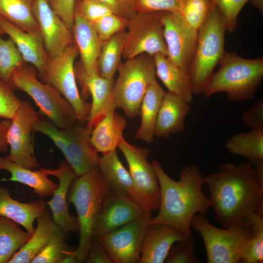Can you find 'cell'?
<instances>
[{
    "instance_id": "34",
    "label": "cell",
    "mask_w": 263,
    "mask_h": 263,
    "mask_svg": "<svg viewBox=\"0 0 263 263\" xmlns=\"http://www.w3.org/2000/svg\"><path fill=\"white\" fill-rule=\"evenodd\" d=\"M125 30L116 33L103 42L98 58L99 75L113 80L115 73L121 64Z\"/></svg>"
},
{
    "instance_id": "21",
    "label": "cell",
    "mask_w": 263,
    "mask_h": 263,
    "mask_svg": "<svg viewBox=\"0 0 263 263\" xmlns=\"http://www.w3.org/2000/svg\"><path fill=\"white\" fill-rule=\"evenodd\" d=\"M80 79L83 98L87 97L88 93L92 96V102L86 125L93 128L106 115L116 109L113 96L114 81L99 75L86 76Z\"/></svg>"
},
{
    "instance_id": "12",
    "label": "cell",
    "mask_w": 263,
    "mask_h": 263,
    "mask_svg": "<svg viewBox=\"0 0 263 263\" xmlns=\"http://www.w3.org/2000/svg\"><path fill=\"white\" fill-rule=\"evenodd\" d=\"M118 148L128 163L142 206L146 211H158L160 190L154 168L148 161L150 150L131 144L125 139Z\"/></svg>"
},
{
    "instance_id": "22",
    "label": "cell",
    "mask_w": 263,
    "mask_h": 263,
    "mask_svg": "<svg viewBox=\"0 0 263 263\" xmlns=\"http://www.w3.org/2000/svg\"><path fill=\"white\" fill-rule=\"evenodd\" d=\"M0 25L4 34L13 40L25 62L37 69L38 75L42 74L49 56L45 49L40 32L24 31L1 18Z\"/></svg>"
},
{
    "instance_id": "14",
    "label": "cell",
    "mask_w": 263,
    "mask_h": 263,
    "mask_svg": "<svg viewBox=\"0 0 263 263\" xmlns=\"http://www.w3.org/2000/svg\"><path fill=\"white\" fill-rule=\"evenodd\" d=\"M163 36L167 58L189 74L198 39V31L192 28L178 12H163Z\"/></svg>"
},
{
    "instance_id": "27",
    "label": "cell",
    "mask_w": 263,
    "mask_h": 263,
    "mask_svg": "<svg viewBox=\"0 0 263 263\" xmlns=\"http://www.w3.org/2000/svg\"><path fill=\"white\" fill-rule=\"evenodd\" d=\"M32 169L0 156V170H6L11 174L8 179H0V182L8 181L24 184L32 188L33 192L42 198L52 196L58 184L50 179L42 168L38 170Z\"/></svg>"
},
{
    "instance_id": "24",
    "label": "cell",
    "mask_w": 263,
    "mask_h": 263,
    "mask_svg": "<svg viewBox=\"0 0 263 263\" xmlns=\"http://www.w3.org/2000/svg\"><path fill=\"white\" fill-rule=\"evenodd\" d=\"M97 166L111 192L129 197L141 205L132 176L116 150L102 154Z\"/></svg>"
},
{
    "instance_id": "25",
    "label": "cell",
    "mask_w": 263,
    "mask_h": 263,
    "mask_svg": "<svg viewBox=\"0 0 263 263\" xmlns=\"http://www.w3.org/2000/svg\"><path fill=\"white\" fill-rule=\"evenodd\" d=\"M47 209V204L42 200L19 202L12 197L7 188L0 185V216L18 223L31 234L35 230V220Z\"/></svg>"
},
{
    "instance_id": "1",
    "label": "cell",
    "mask_w": 263,
    "mask_h": 263,
    "mask_svg": "<svg viewBox=\"0 0 263 263\" xmlns=\"http://www.w3.org/2000/svg\"><path fill=\"white\" fill-rule=\"evenodd\" d=\"M204 182L215 218L223 228L248 226L263 215V160L223 163L217 172L204 176Z\"/></svg>"
},
{
    "instance_id": "29",
    "label": "cell",
    "mask_w": 263,
    "mask_h": 263,
    "mask_svg": "<svg viewBox=\"0 0 263 263\" xmlns=\"http://www.w3.org/2000/svg\"><path fill=\"white\" fill-rule=\"evenodd\" d=\"M153 56L156 76L168 92L180 96L190 103L194 94L189 74L171 62L165 55L158 53Z\"/></svg>"
},
{
    "instance_id": "17",
    "label": "cell",
    "mask_w": 263,
    "mask_h": 263,
    "mask_svg": "<svg viewBox=\"0 0 263 263\" xmlns=\"http://www.w3.org/2000/svg\"><path fill=\"white\" fill-rule=\"evenodd\" d=\"M42 169L48 175L56 177L58 181V186L52 198L46 203L54 222L66 234L71 232L78 233L77 217L70 214L67 200L70 187L77 177L75 172L65 160L61 162L56 169Z\"/></svg>"
},
{
    "instance_id": "46",
    "label": "cell",
    "mask_w": 263,
    "mask_h": 263,
    "mask_svg": "<svg viewBox=\"0 0 263 263\" xmlns=\"http://www.w3.org/2000/svg\"><path fill=\"white\" fill-rule=\"evenodd\" d=\"M242 121L250 130L263 131V99L261 98L242 114Z\"/></svg>"
},
{
    "instance_id": "33",
    "label": "cell",
    "mask_w": 263,
    "mask_h": 263,
    "mask_svg": "<svg viewBox=\"0 0 263 263\" xmlns=\"http://www.w3.org/2000/svg\"><path fill=\"white\" fill-rule=\"evenodd\" d=\"M31 235L18 223L0 216V263H8Z\"/></svg>"
},
{
    "instance_id": "23",
    "label": "cell",
    "mask_w": 263,
    "mask_h": 263,
    "mask_svg": "<svg viewBox=\"0 0 263 263\" xmlns=\"http://www.w3.org/2000/svg\"><path fill=\"white\" fill-rule=\"evenodd\" d=\"M189 104L180 96L165 92L156 119L155 136L169 138L171 134L183 132L185 119L190 111Z\"/></svg>"
},
{
    "instance_id": "36",
    "label": "cell",
    "mask_w": 263,
    "mask_h": 263,
    "mask_svg": "<svg viewBox=\"0 0 263 263\" xmlns=\"http://www.w3.org/2000/svg\"><path fill=\"white\" fill-rule=\"evenodd\" d=\"M13 40L0 37V79L8 83L13 72L27 64Z\"/></svg>"
},
{
    "instance_id": "41",
    "label": "cell",
    "mask_w": 263,
    "mask_h": 263,
    "mask_svg": "<svg viewBox=\"0 0 263 263\" xmlns=\"http://www.w3.org/2000/svg\"><path fill=\"white\" fill-rule=\"evenodd\" d=\"M250 0H211L212 4L224 17L227 31L233 33L238 26L239 14Z\"/></svg>"
},
{
    "instance_id": "44",
    "label": "cell",
    "mask_w": 263,
    "mask_h": 263,
    "mask_svg": "<svg viewBox=\"0 0 263 263\" xmlns=\"http://www.w3.org/2000/svg\"><path fill=\"white\" fill-rule=\"evenodd\" d=\"M75 12L91 23L113 13L107 5L98 0H76Z\"/></svg>"
},
{
    "instance_id": "9",
    "label": "cell",
    "mask_w": 263,
    "mask_h": 263,
    "mask_svg": "<svg viewBox=\"0 0 263 263\" xmlns=\"http://www.w3.org/2000/svg\"><path fill=\"white\" fill-rule=\"evenodd\" d=\"M78 55L74 42L61 54L49 57L43 72L38 77L42 82L52 85L70 103L79 123L86 124L91 103L83 98L77 88L74 63Z\"/></svg>"
},
{
    "instance_id": "35",
    "label": "cell",
    "mask_w": 263,
    "mask_h": 263,
    "mask_svg": "<svg viewBox=\"0 0 263 263\" xmlns=\"http://www.w3.org/2000/svg\"><path fill=\"white\" fill-rule=\"evenodd\" d=\"M249 233L243 245L240 263H263V215H257L249 225Z\"/></svg>"
},
{
    "instance_id": "51",
    "label": "cell",
    "mask_w": 263,
    "mask_h": 263,
    "mask_svg": "<svg viewBox=\"0 0 263 263\" xmlns=\"http://www.w3.org/2000/svg\"><path fill=\"white\" fill-rule=\"evenodd\" d=\"M4 34V32L3 31L2 28H1L0 25V37L1 36Z\"/></svg>"
},
{
    "instance_id": "43",
    "label": "cell",
    "mask_w": 263,
    "mask_h": 263,
    "mask_svg": "<svg viewBox=\"0 0 263 263\" xmlns=\"http://www.w3.org/2000/svg\"><path fill=\"white\" fill-rule=\"evenodd\" d=\"M14 90L0 79V119H11L20 105L21 100Z\"/></svg>"
},
{
    "instance_id": "48",
    "label": "cell",
    "mask_w": 263,
    "mask_h": 263,
    "mask_svg": "<svg viewBox=\"0 0 263 263\" xmlns=\"http://www.w3.org/2000/svg\"><path fill=\"white\" fill-rule=\"evenodd\" d=\"M85 263H113L106 250L97 239H93Z\"/></svg>"
},
{
    "instance_id": "47",
    "label": "cell",
    "mask_w": 263,
    "mask_h": 263,
    "mask_svg": "<svg viewBox=\"0 0 263 263\" xmlns=\"http://www.w3.org/2000/svg\"><path fill=\"white\" fill-rule=\"evenodd\" d=\"M107 5L113 13L127 19L136 13L134 10V0H98Z\"/></svg>"
},
{
    "instance_id": "39",
    "label": "cell",
    "mask_w": 263,
    "mask_h": 263,
    "mask_svg": "<svg viewBox=\"0 0 263 263\" xmlns=\"http://www.w3.org/2000/svg\"><path fill=\"white\" fill-rule=\"evenodd\" d=\"M195 240L192 235L175 243L166 260L167 263H199L194 252Z\"/></svg>"
},
{
    "instance_id": "18",
    "label": "cell",
    "mask_w": 263,
    "mask_h": 263,
    "mask_svg": "<svg viewBox=\"0 0 263 263\" xmlns=\"http://www.w3.org/2000/svg\"><path fill=\"white\" fill-rule=\"evenodd\" d=\"M145 211L142 206L133 199L110 192L104 202L93 239L121 227Z\"/></svg>"
},
{
    "instance_id": "50",
    "label": "cell",
    "mask_w": 263,
    "mask_h": 263,
    "mask_svg": "<svg viewBox=\"0 0 263 263\" xmlns=\"http://www.w3.org/2000/svg\"><path fill=\"white\" fill-rule=\"evenodd\" d=\"M251 4L259 9L262 14L263 10V0H250Z\"/></svg>"
},
{
    "instance_id": "4",
    "label": "cell",
    "mask_w": 263,
    "mask_h": 263,
    "mask_svg": "<svg viewBox=\"0 0 263 263\" xmlns=\"http://www.w3.org/2000/svg\"><path fill=\"white\" fill-rule=\"evenodd\" d=\"M219 65L203 93L206 97L220 93H225L234 102L255 97L263 79V56L249 59L225 52Z\"/></svg>"
},
{
    "instance_id": "2",
    "label": "cell",
    "mask_w": 263,
    "mask_h": 263,
    "mask_svg": "<svg viewBox=\"0 0 263 263\" xmlns=\"http://www.w3.org/2000/svg\"><path fill=\"white\" fill-rule=\"evenodd\" d=\"M160 190L157 215L150 224L160 223L172 226L188 237L192 235L191 221L197 213L207 214L211 207L202 186L204 176L198 166L190 164L185 167L175 181L165 171L157 160L152 162Z\"/></svg>"
},
{
    "instance_id": "31",
    "label": "cell",
    "mask_w": 263,
    "mask_h": 263,
    "mask_svg": "<svg viewBox=\"0 0 263 263\" xmlns=\"http://www.w3.org/2000/svg\"><path fill=\"white\" fill-rule=\"evenodd\" d=\"M225 147L231 154L252 163L263 160V131L250 130L228 138Z\"/></svg>"
},
{
    "instance_id": "20",
    "label": "cell",
    "mask_w": 263,
    "mask_h": 263,
    "mask_svg": "<svg viewBox=\"0 0 263 263\" xmlns=\"http://www.w3.org/2000/svg\"><path fill=\"white\" fill-rule=\"evenodd\" d=\"M186 237L176 228L164 224H150L143 242L139 263H163L173 245Z\"/></svg>"
},
{
    "instance_id": "13",
    "label": "cell",
    "mask_w": 263,
    "mask_h": 263,
    "mask_svg": "<svg viewBox=\"0 0 263 263\" xmlns=\"http://www.w3.org/2000/svg\"><path fill=\"white\" fill-rule=\"evenodd\" d=\"M38 113L28 101L21 100L11 119L7 134L10 151L5 157L25 168L33 169L38 165L35 156L32 133Z\"/></svg>"
},
{
    "instance_id": "16",
    "label": "cell",
    "mask_w": 263,
    "mask_h": 263,
    "mask_svg": "<svg viewBox=\"0 0 263 263\" xmlns=\"http://www.w3.org/2000/svg\"><path fill=\"white\" fill-rule=\"evenodd\" d=\"M33 11L49 57L61 54L74 42L72 32L53 11L48 0H34Z\"/></svg>"
},
{
    "instance_id": "28",
    "label": "cell",
    "mask_w": 263,
    "mask_h": 263,
    "mask_svg": "<svg viewBox=\"0 0 263 263\" xmlns=\"http://www.w3.org/2000/svg\"><path fill=\"white\" fill-rule=\"evenodd\" d=\"M37 221V227L29 239L8 263H31L53 236L61 229L54 222L48 209Z\"/></svg>"
},
{
    "instance_id": "19",
    "label": "cell",
    "mask_w": 263,
    "mask_h": 263,
    "mask_svg": "<svg viewBox=\"0 0 263 263\" xmlns=\"http://www.w3.org/2000/svg\"><path fill=\"white\" fill-rule=\"evenodd\" d=\"M72 32L81 58V77L99 75L97 61L103 42L93 25L75 12Z\"/></svg>"
},
{
    "instance_id": "49",
    "label": "cell",
    "mask_w": 263,
    "mask_h": 263,
    "mask_svg": "<svg viewBox=\"0 0 263 263\" xmlns=\"http://www.w3.org/2000/svg\"><path fill=\"white\" fill-rule=\"evenodd\" d=\"M11 119H3L0 121V152H4L8 150L7 134L11 124Z\"/></svg>"
},
{
    "instance_id": "7",
    "label": "cell",
    "mask_w": 263,
    "mask_h": 263,
    "mask_svg": "<svg viewBox=\"0 0 263 263\" xmlns=\"http://www.w3.org/2000/svg\"><path fill=\"white\" fill-rule=\"evenodd\" d=\"M113 87L116 109H122L129 118L139 115L143 97L150 84L156 79L153 56L143 54L126 59L120 64Z\"/></svg>"
},
{
    "instance_id": "42",
    "label": "cell",
    "mask_w": 263,
    "mask_h": 263,
    "mask_svg": "<svg viewBox=\"0 0 263 263\" xmlns=\"http://www.w3.org/2000/svg\"><path fill=\"white\" fill-rule=\"evenodd\" d=\"M185 0H134L135 13L174 12L181 14Z\"/></svg>"
},
{
    "instance_id": "45",
    "label": "cell",
    "mask_w": 263,
    "mask_h": 263,
    "mask_svg": "<svg viewBox=\"0 0 263 263\" xmlns=\"http://www.w3.org/2000/svg\"><path fill=\"white\" fill-rule=\"evenodd\" d=\"M55 13L72 32L73 27L76 0H48Z\"/></svg>"
},
{
    "instance_id": "26",
    "label": "cell",
    "mask_w": 263,
    "mask_h": 263,
    "mask_svg": "<svg viewBox=\"0 0 263 263\" xmlns=\"http://www.w3.org/2000/svg\"><path fill=\"white\" fill-rule=\"evenodd\" d=\"M127 121L115 111L109 113L93 128L91 140L96 150L102 154L116 150L124 139Z\"/></svg>"
},
{
    "instance_id": "32",
    "label": "cell",
    "mask_w": 263,
    "mask_h": 263,
    "mask_svg": "<svg viewBox=\"0 0 263 263\" xmlns=\"http://www.w3.org/2000/svg\"><path fill=\"white\" fill-rule=\"evenodd\" d=\"M34 0H0V18L28 32H40L33 11Z\"/></svg>"
},
{
    "instance_id": "11",
    "label": "cell",
    "mask_w": 263,
    "mask_h": 263,
    "mask_svg": "<svg viewBox=\"0 0 263 263\" xmlns=\"http://www.w3.org/2000/svg\"><path fill=\"white\" fill-rule=\"evenodd\" d=\"M152 218L151 212L146 211L132 221L97 239L113 263H139L144 239Z\"/></svg>"
},
{
    "instance_id": "3",
    "label": "cell",
    "mask_w": 263,
    "mask_h": 263,
    "mask_svg": "<svg viewBox=\"0 0 263 263\" xmlns=\"http://www.w3.org/2000/svg\"><path fill=\"white\" fill-rule=\"evenodd\" d=\"M110 190L98 166L77 177L72 183L67 200L77 212L79 240L74 250L77 263L85 262L94 231Z\"/></svg>"
},
{
    "instance_id": "15",
    "label": "cell",
    "mask_w": 263,
    "mask_h": 263,
    "mask_svg": "<svg viewBox=\"0 0 263 263\" xmlns=\"http://www.w3.org/2000/svg\"><path fill=\"white\" fill-rule=\"evenodd\" d=\"M92 129L79 123L62 129L61 136L56 145L77 177L97 166L99 161L98 152L91 140Z\"/></svg>"
},
{
    "instance_id": "6",
    "label": "cell",
    "mask_w": 263,
    "mask_h": 263,
    "mask_svg": "<svg viewBox=\"0 0 263 263\" xmlns=\"http://www.w3.org/2000/svg\"><path fill=\"white\" fill-rule=\"evenodd\" d=\"M8 83L30 96L40 112L58 128L66 129L78 123L70 103L52 85L38 79V71L33 65L27 63L17 69Z\"/></svg>"
},
{
    "instance_id": "10",
    "label": "cell",
    "mask_w": 263,
    "mask_h": 263,
    "mask_svg": "<svg viewBox=\"0 0 263 263\" xmlns=\"http://www.w3.org/2000/svg\"><path fill=\"white\" fill-rule=\"evenodd\" d=\"M162 12L136 13L128 19L122 57L127 59L147 54L167 56Z\"/></svg>"
},
{
    "instance_id": "5",
    "label": "cell",
    "mask_w": 263,
    "mask_h": 263,
    "mask_svg": "<svg viewBox=\"0 0 263 263\" xmlns=\"http://www.w3.org/2000/svg\"><path fill=\"white\" fill-rule=\"evenodd\" d=\"M224 17L212 4L209 14L198 31L197 46L189 75L193 94L203 93L225 53Z\"/></svg>"
},
{
    "instance_id": "38",
    "label": "cell",
    "mask_w": 263,
    "mask_h": 263,
    "mask_svg": "<svg viewBox=\"0 0 263 263\" xmlns=\"http://www.w3.org/2000/svg\"><path fill=\"white\" fill-rule=\"evenodd\" d=\"M212 6L211 0H185L181 15L192 28L198 31Z\"/></svg>"
},
{
    "instance_id": "30",
    "label": "cell",
    "mask_w": 263,
    "mask_h": 263,
    "mask_svg": "<svg viewBox=\"0 0 263 263\" xmlns=\"http://www.w3.org/2000/svg\"><path fill=\"white\" fill-rule=\"evenodd\" d=\"M165 93L156 79L149 87L141 103L139 113L141 123L135 134V139L147 143L154 141L156 119Z\"/></svg>"
},
{
    "instance_id": "8",
    "label": "cell",
    "mask_w": 263,
    "mask_h": 263,
    "mask_svg": "<svg viewBox=\"0 0 263 263\" xmlns=\"http://www.w3.org/2000/svg\"><path fill=\"white\" fill-rule=\"evenodd\" d=\"M191 229L201 235L208 263H238L249 226L239 224L220 228L212 225L205 214H196L191 221Z\"/></svg>"
},
{
    "instance_id": "40",
    "label": "cell",
    "mask_w": 263,
    "mask_h": 263,
    "mask_svg": "<svg viewBox=\"0 0 263 263\" xmlns=\"http://www.w3.org/2000/svg\"><path fill=\"white\" fill-rule=\"evenodd\" d=\"M128 19L113 13L106 15L92 22L100 39L104 42L126 29Z\"/></svg>"
},
{
    "instance_id": "37",
    "label": "cell",
    "mask_w": 263,
    "mask_h": 263,
    "mask_svg": "<svg viewBox=\"0 0 263 263\" xmlns=\"http://www.w3.org/2000/svg\"><path fill=\"white\" fill-rule=\"evenodd\" d=\"M66 235L60 229L31 263H62L63 260L74 249L67 244Z\"/></svg>"
}]
</instances>
